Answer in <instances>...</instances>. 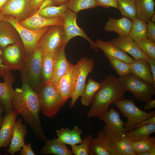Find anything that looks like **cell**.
Instances as JSON below:
<instances>
[{"label":"cell","instance_id":"27","mask_svg":"<svg viewBox=\"0 0 155 155\" xmlns=\"http://www.w3.org/2000/svg\"><path fill=\"white\" fill-rule=\"evenodd\" d=\"M137 17L146 22L155 13L154 0H136Z\"/></svg>","mask_w":155,"mask_h":155},{"label":"cell","instance_id":"18","mask_svg":"<svg viewBox=\"0 0 155 155\" xmlns=\"http://www.w3.org/2000/svg\"><path fill=\"white\" fill-rule=\"evenodd\" d=\"M111 41L114 46L129 53L134 59H147L149 57L128 36H119L112 39Z\"/></svg>","mask_w":155,"mask_h":155},{"label":"cell","instance_id":"42","mask_svg":"<svg viewBox=\"0 0 155 155\" xmlns=\"http://www.w3.org/2000/svg\"><path fill=\"white\" fill-rule=\"evenodd\" d=\"M98 6L109 8L113 7L118 9L117 0H96Z\"/></svg>","mask_w":155,"mask_h":155},{"label":"cell","instance_id":"26","mask_svg":"<svg viewBox=\"0 0 155 155\" xmlns=\"http://www.w3.org/2000/svg\"><path fill=\"white\" fill-rule=\"evenodd\" d=\"M13 26L4 20L0 23V48L3 49L9 44L19 42L12 29Z\"/></svg>","mask_w":155,"mask_h":155},{"label":"cell","instance_id":"14","mask_svg":"<svg viewBox=\"0 0 155 155\" xmlns=\"http://www.w3.org/2000/svg\"><path fill=\"white\" fill-rule=\"evenodd\" d=\"M31 10L30 0H8L0 11L4 15L13 16L21 21L26 19Z\"/></svg>","mask_w":155,"mask_h":155},{"label":"cell","instance_id":"1","mask_svg":"<svg viewBox=\"0 0 155 155\" xmlns=\"http://www.w3.org/2000/svg\"><path fill=\"white\" fill-rule=\"evenodd\" d=\"M12 100L13 110L22 116L37 140L46 141L48 139L44 134L39 116L41 108L38 93L24 82L21 88H16Z\"/></svg>","mask_w":155,"mask_h":155},{"label":"cell","instance_id":"46","mask_svg":"<svg viewBox=\"0 0 155 155\" xmlns=\"http://www.w3.org/2000/svg\"><path fill=\"white\" fill-rule=\"evenodd\" d=\"M146 59L150 65L153 80L155 82V59L150 57Z\"/></svg>","mask_w":155,"mask_h":155},{"label":"cell","instance_id":"56","mask_svg":"<svg viewBox=\"0 0 155 155\" xmlns=\"http://www.w3.org/2000/svg\"><path fill=\"white\" fill-rule=\"evenodd\" d=\"M152 22L154 23L155 22V14H153L151 17L150 20Z\"/></svg>","mask_w":155,"mask_h":155},{"label":"cell","instance_id":"9","mask_svg":"<svg viewBox=\"0 0 155 155\" xmlns=\"http://www.w3.org/2000/svg\"><path fill=\"white\" fill-rule=\"evenodd\" d=\"M98 117L106 124L102 130L112 142L127 137L125 123L121 119L120 113L113 106Z\"/></svg>","mask_w":155,"mask_h":155},{"label":"cell","instance_id":"8","mask_svg":"<svg viewBox=\"0 0 155 155\" xmlns=\"http://www.w3.org/2000/svg\"><path fill=\"white\" fill-rule=\"evenodd\" d=\"M94 61L92 58L83 57L76 64L73 89L71 96V101L70 108L73 107L77 99L83 94L85 87L86 81L89 73L93 69Z\"/></svg>","mask_w":155,"mask_h":155},{"label":"cell","instance_id":"43","mask_svg":"<svg viewBox=\"0 0 155 155\" xmlns=\"http://www.w3.org/2000/svg\"><path fill=\"white\" fill-rule=\"evenodd\" d=\"M146 38L155 42V24L149 21L147 22Z\"/></svg>","mask_w":155,"mask_h":155},{"label":"cell","instance_id":"28","mask_svg":"<svg viewBox=\"0 0 155 155\" xmlns=\"http://www.w3.org/2000/svg\"><path fill=\"white\" fill-rule=\"evenodd\" d=\"M54 62V53L50 52L42 55L41 67L42 84L50 81L52 79Z\"/></svg>","mask_w":155,"mask_h":155},{"label":"cell","instance_id":"12","mask_svg":"<svg viewBox=\"0 0 155 155\" xmlns=\"http://www.w3.org/2000/svg\"><path fill=\"white\" fill-rule=\"evenodd\" d=\"M1 51L2 63L7 67L9 70H19L21 68L26 57L19 42L7 46Z\"/></svg>","mask_w":155,"mask_h":155},{"label":"cell","instance_id":"6","mask_svg":"<svg viewBox=\"0 0 155 155\" xmlns=\"http://www.w3.org/2000/svg\"><path fill=\"white\" fill-rule=\"evenodd\" d=\"M4 20L11 24L20 35L26 58L36 49L40 40L51 27H46L38 30H31L22 26L18 19L9 15H4Z\"/></svg>","mask_w":155,"mask_h":155},{"label":"cell","instance_id":"22","mask_svg":"<svg viewBox=\"0 0 155 155\" xmlns=\"http://www.w3.org/2000/svg\"><path fill=\"white\" fill-rule=\"evenodd\" d=\"M132 23V20L126 17L118 19L110 17L105 23L104 29L108 32H115L119 36H128Z\"/></svg>","mask_w":155,"mask_h":155},{"label":"cell","instance_id":"52","mask_svg":"<svg viewBox=\"0 0 155 155\" xmlns=\"http://www.w3.org/2000/svg\"><path fill=\"white\" fill-rule=\"evenodd\" d=\"M5 111V109L3 105L0 102V128L2 124L4 117L2 116V114Z\"/></svg>","mask_w":155,"mask_h":155},{"label":"cell","instance_id":"21","mask_svg":"<svg viewBox=\"0 0 155 155\" xmlns=\"http://www.w3.org/2000/svg\"><path fill=\"white\" fill-rule=\"evenodd\" d=\"M131 73L134 75L155 87L150 65L146 59H133L130 63Z\"/></svg>","mask_w":155,"mask_h":155},{"label":"cell","instance_id":"50","mask_svg":"<svg viewBox=\"0 0 155 155\" xmlns=\"http://www.w3.org/2000/svg\"><path fill=\"white\" fill-rule=\"evenodd\" d=\"M53 5L55 6H60L67 3L70 0H52Z\"/></svg>","mask_w":155,"mask_h":155},{"label":"cell","instance_id":"47","mask_svg":"<svg viewBox=\"0 0 155 155\" xmlns=\"http://www.w3.org/2000/svg\"><path fill=\"white\" fill-rule=\"evenodd\" d=\"M45 0H30L31 10L38 9Z\"/></svg>","mask_w":155,"mask_h":155},{"label":"cell","instance_id":"40","mask_svg":"<svg viewBox=\"0 0 155 155\" xmlns=\"http://www.w3.org/2000/svg\"><path fill=\"white\" fill-rule=\"evenodd\" d=\"M57 139L66 144L71 145V130L68 127L62 128L56 131Z\"/></svg>","mask_w":155,"mask_h":155},{"label":"cell","instance_id":"19","mask_svg":"<svg viewBox=\"0 0 155 155\" xmlns=\"http://www.w3.org/2000/svg\"><path fill=\"white\" fill-rule=\"evenodd\" d=\"M27 133L26 125L23 123L21 119H18L14 125L9 148L5 150L11 155L19 151L25 144L24 138Z\"/></svg>","mask_w":155,"mask_h":155},{"label":"cell","instance_id":"2","mask_svg":"<svg viewBox=\"0 0 155 155\" xmlns=\"http://www.w3.org/2000/svg\"><path fill=\"white\" fill-rule=\"evenodd\" d=\"M100 84L87 115L88 118L98 117L108 111L110 105L113 102L124 98L126 91L118 78L113 75H108Z\"/></svg>","mask_w":155,"mask_h":155},{"label":"cell","instance_id":"48","mask_svg":"<svg viewBox=\"0 0 155 155\" xmlns=\"http://www.w3.org/2000/svg\"><path fill=\"white\" fill-rule=\"evenodd\" d=\"M155 107V100H151L146 103V104L144 106L143 109L146 111H148Z\"/></svg>","mask_w":155,"mask_h":155},{"label":"cell","instance_id":"37","mask_svg":"<svg viewBox=\"0 0 155 155\" xmlns=\"http://www.w3.org/2000/svg\"><path fill=\"white\" fill-rule=\"evenodd\" d=\"M104 55L108 59L110 64L119 75L120 76H123L131 73L130 63L108 56L105 53Z\"/></svg>","mask_w":155,"mask_h":155},{"label":"cell","instance_id":"49","mask_svg":"<svg viewBox=\"0 0 155 155\" xmlns=\"http://www.w3.org/2000/svg\"><path fill=\"white\" fill-rule=\"evenodd\" d=\"M150 123L155 124V116L151 118L147 119V120H146L144 121L140 124L135 126L134 128L135 129V128L139 127L143 125L146 124Z\"/></svg>","mask_w":155,"mask_h":155},{"label":"cell","instance_id":"29","mask_svg":"<svg viewBox=\"0 0 155 155\" xmlns=\"http://www.w3.org/2000/svg\"><path fill=\"white\" fill-rule=\"evenodd\" d=\"M144 20L137 18L132 20V26L128 36L137 43L146 38L147 24Z\"/></svg>","mask_w":155,"mask_h":155},{"label":"cell","instance_id":"5","mask_svg":"<svg viewBox=\"0 0 155 155\" xmlns=\"http://www.w3.org/2000/svg\"><path fill=\"white\" fill-rule=\"evenodd\" d=\"M127 119L124 126L127 132L135 129V126L155 116V111L147 112L137 107L132 100L123 99L116 100L113 103Z\"/></svg>","mask_w":155,"mask_h":155},{"label":"cell","instance_id":"44","mask_svg":"<svg viewBox=\"0 0 155 155\" xmlns=\"http://www.w3.org/2000/svg\"><path fill=\"white\" fill-rule=\"evenodd\" d=\"M32 144L31 143L27 144H26L22 147V149L19 151V153L21 155H35V154L32 150Z\"/></svg>","mask_w":155,"mask_h":155},{"label":"cell","instance_id":"36","mask_svg":"<svg viewBox=\"0 0 155 155\" xmlns=\"http://www.w3.org/2000/svg\"><path fill=\"white\" fill-rule=\"evenodd\" d=\"M132 145L134 152L138 155L139 154L147 151L155 147V137L147 138L132 141Z\"/></svg>","mask_w":155,"mask_h":155},{"label":"cell","instance_id":"45","mask_svg":"<svg viewBox=\"0 0 155 155\" xmlns=\"http://www.w3.org/2000/svg\"><path fill=\"white\" fill-rule=\"evenodd\" d=\"M2 52L1 50L0 49V76L4 78L7 72L9 70L7 67L4 65L2 63L1 59V56Z\"/></svg>","mask_w":155,"mask_h":155},{"label":"cell","instance_id":"41","mask_svg":"<svg viewBox=\"0 0 155 155\" xmlns=\"http://www.w3.org/2000/svg\"><path fill=\"white\" fill-rule=\"evenodd\" d=\"M82 133V130L76 126L71 130V146L80 144L83 141L81 137Z\"/></svg>","mask_w":155,"mask_h":155},{"label":"cell","instance_id":"51","mask_svg":"<svg viewBox=\"0 0 155 155\" xmlns=\"http://www.w3.org/2000/svg\"><path fill=\"white\" fill-rule=\"evenodd\" d=\"M49 5H53L52 1V0H45L42 3L38 9L40 10L44 7Z\"/></svg>","mask_w":155,"mask_h":155},{"label":"cell","instance_id":"54","mask_svg":"<svg viewBox=\"0 0 155 155\" xmlns=\"http://www.w3.org/2000/svg\"><path fill=\"white\" fill-rule=\"evenodd\" d=\"M8 0H0V11L3 7Z\"/></svg>","mask_w":155,"mask_h":155},{"label":"cell","instance_id":"7","mask_svg":"<svg viewBox=\"0 0 155 155\" xmlns=\"http://www.w3.org/2000/svg\"><path fill=\"white\" fill-rule=\"evenodd\" d=\"M118 78L125 91L131 92L138 101L146 103L151 100L155 94V87L131 73Z\"/></svg>","mask_w":155,"mask_h":155},{"label":"cell","instance_id":"31","mask_svg":"<svg viewBox=\"0 0 155 155\" xmlns=\"http://www.w3.org/2000/svg\"><path fill=\"white\" fill-rule=\"evenodd\" d=\"M135 129L127 134V137L132 141L150 137L151 134L155 133V124L150 123Z\"/></svg>","mask_w":155,"mask_h":155},{"label":"cell","instance_id":"24","mask_svg":"<svg viewBox=\"0 0 155 155\" xmlns=\"http://www.w3.org/2000/svg\"><path fill=\"white\" fill-rule=\"evenodd\" d=\"M65 47L62 46L54 53V70L51 80L57 85L60 78L66 72L69 63L66 57Z\"/></svg>","mask_w":155,"mask_h":155},{"label":"cell","instance_id":"11","mask_svg":"<svg viewBox=\"0 0 155 155\" xmlns=\"http://www.w3.org/2000/svg\"><path fill=\"white\" fill-rule=\"evenodd\" d=\"M38 46L41 48L42 55L54 53L64 46V35L62 26L50 28L40 40Z\"/></svg>","mask_w":155,"mask_h":155},{"label":"cell","instance_id":"25","mask_svg":"<svg viewBox=\"0 0 155 155\" xmlns=\"http://www.w3.org/2000/svg\"><path fill=\"white\" fill-rule=\"evenodd\" d=\"M41 154H53L56 155H72L71 151L65 144L60 141L57 138L47 140L45 145L39 152Z\"/></svg>","mask_w":155,"mask_h":155},{"label":"cell","instance_id":"30","mask_svg":"<svg viewBox=\"0 0 155 155\" xmlns=\"http://www.w3.org/2000/svg\"><path fill=\"white\" fill-rule=\"evenodd\" d=\"M132 141L126 137L113 142L112 155H136L132 145Z\"/></svg>","mask_w":155,"mask_h":155},{"label":"cell","instance_id":"38","mask_svg":"<svg viewBox=\"0 0 155 155\" xmlns=\"http://www.w3.org/2000/svg\"><path fill=\"white\" fill-rule=\"evenodd\" d=\"M93 137L92 134L85 137L83 141L79 145H71V152L75 155H88L90 154V145L91 139Z\"/></svg>","mask_w":155,"mask_h":155},{"label":"cell","instance_id":"33","mask_svg":"<svg viewBox=\"0 0 155 155\" xmlns=\"http://www.w3.org/2000/svg\"><path fill=\"white\" fill-rule=\"evenodd\" d=\"M67 9L66 3L60 6L48 5L37 11L41 17L51 19L63 16Z\"/></svg>","mask_w":155,"mask_h":155},{"label":"cell","instance_id":"13","mask_svg":"<svg viewBox=\"0 0 155 155\" xmlns=\"http://www.w3.org/2000/svg\"><path fill=\"white\" fill-rule=\"evenodd\" d=\"M4 81L0 83V102L4 106L5 111L8 114L12 111L13 108L12 100L15 92L12 84L15 79L12 74L9 70L4 78Z\"/></svg>","mask_w":155,"mask_h":155},{"label":"cell","instance_id":"55","mask_svg":"<svg viewBox=\"0 0 155 155\" xmlns=\"http://www.w3.org/2000/svg\"><path fill=\"white\" fill-rule=\"evenodd\" d=\"M4 15L0 11V23L4 20Z\"/></svg>","mask_w":155,"mask_h":155},{"label":"cell","instance_id":"3","mask_svg":"<svg viewBox=\"0 0 155 155\" xmlns=\"http://www.w3.org/2000/svg\"><path fill=\"white\" fill-rule=\"evenodd\" d=\"M42 49L38 46L33 52L26 58L19 70L22 82L27 83L36 92L42 84Z\"/></svg>","mask_w":155,"mask_h":155},{"label":"cell","instance_id":"16","mask_svg":"<svg viewBox=\"0 0 155 155\" xmlns=\"http://www.w3.org/2000/svg\"><path fill=\"white\" fill-rule=\"evenodd\" d=\"M63 16L48 19L41 17L36 11L33 15L21 21L19 23L24 27L32 30H37L48 26H62Z\"/></svg>","mask_w":155,"mask_h":155},{"label":"cell","instance_id":"15","mask_svg":"<svg viewBox=\"0 0 155 155\" xmlns=\"http://www.w3.org/2000/svg\"><path fill=\"white\" fill-rule=\"evenodd\" d=\"M76 65L69 63L67 71L59 79L57 87L61 94L60 104L61 108L71 96L72 93L74 76Z\"/></svg>","mask_w":155,"mask_h":155},{"label":"cell","instance_id":"4","mask_svg":"<svg viewBox=\"0 0 155 155\" xmlns=\"http://www.w3.org/2000/svg\"><path fill=\"white\" fill-rule=\"evenodd\" d=\"M37 92L41 111L47 117L53 118L61 108V94L57 85L51 80L42 84Z\"/></svg>","mask_w":155,"mask_h":155},{"label":"cell","instance_id":"23","mask_svg":"<svg viewBox=\"0 0 155 155\" xmlns=\"http://www.w3.org/2000/svg\"><path fill=\"white\" fill-rule=\"evenodd\" d=\"M96 46L102 50L104 53L108 56L123 60L128 63H131L133 59L127 55L126 52L114 46L111 40L104 41L97 39L95 42Z\"/></svg>","mask_w":155,"mask_h":155},{"label":"cell","instance_id":"34","mask_svg":"<svg viewBox=\"0 0 155 155\" xmlns=\"http://www.w3.org/2000/svg\"><path fill=\"white\" fill-rule=\"evenodd\" d=\"M118 9L122 15L132 20L137 18L136 0H117Z\"/></svg>","mask_w":155,"mask_h":155},{"label":"cell","instance_id":"35","mask_svg":"<svg viewBox=\"0 0 155 155\" xmlns=\"http://www.w3.org/2000/svg\"><path fill=\"white\" fill-rule=\"evenodd\" d=\"M97 6L96 0H70L67 3V9L77 14L82 10Z\"/></svg>","mask_w":155,"mask_h":155},{"label":"cell","instance_id":"53","mask_svg":"<svg viewBox=\"0 0 155 155\" xmlns=\"http://www.w3.org/2000/svg\"><path fill=\"white\" fill-rule=\"evenodd\" d=\"M155 147L145 152L141 153L138 155H155Z\"/></svg>","mask_w":155,"mask_h":155},{"label":"cell","instance_id":"32","mask_svg":"<svg viewBox=\"0 0 155 155\" xmlns=\"http://www.w3.org/2000/svg\"><path fill=\"white\" fill-rule=\"evenodd\" d=\"M100 83L92 78L88 80L84 92L81 96V102L83 105L86 106L90 104L94 96L100 88Z\"/></svg>","mask_w":155,"mask_h":155},{"label":"cell","instance_id":"39","mask_svg":"<svg viewBox=\"0 0 155 155\" xmlns=\"http://www.w3.org/2000/svg\"><path fill=\"white\" fill-rule=\"evenodd\" d=\"M136 44L150 57L155 59V42L146 38Z\"/></svg>","mask_w":155,"mask_h":155},{"label":"cell","instance_id":"20","mask_svg":"<svg viewBox=\"0 0 155 155\" xmlns=\"http://www.w3.org/2000/svg\"><path fill=\"white\" fill-rule=\"evenodd\" d=\"M18 115L14 110L4 115L3 122L0 128V149L2 148H6L9 146L14 125Z\"/></svg>","mask_w":155,"mask_h":155},{"label":"cell","instance_id":"17","mask_svg":"<svg viewBox=\"0 0 155 155\" xmlns=\"http://www.w3.org/2000/svg\"><path fill=\"white\" fill-rule=\"evenodd\" d=\"M112 143L102 130L99 131L97 137L91 139L90 155H112Z\"/></svg>","mask_w":155,"mask_h":155},{"label":"cell","instance_id":"10","mask_svg":"<svg viewBox=\"0 0 155 155\" xmlns=\"http://www.w3.org/2000/svg\"><path fill=\"white\" fill-rule=\"evenodd\" d=\"M76 19L77 13L67 9L63 16L62 26L64 35V46H65L72 38L79 36L86 40L90 43L91 48L96 52H98L99 50L95 42L77 25Z\"/></svg>","mask_w":155,"mask_h":155}]
</instances>
